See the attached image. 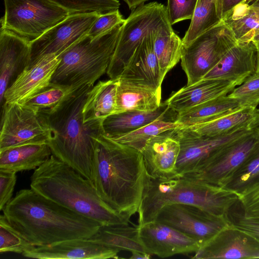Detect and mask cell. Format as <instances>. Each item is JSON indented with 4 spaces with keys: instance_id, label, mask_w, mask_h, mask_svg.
<instances>
[{
    "instance_id": "6da1fadb",
    "label": "cell",
    "mask_w": 259,
    "mask_h": 259,
    "mask_svg": "<svg viewBox=\"0 0 259 259\" xmlns=\"http://www.w3.org/2000/svg\"><path fill=\"white\" fill-rule=\"evenodd\" d=\"M2 211L11 227L34 246L89 239L102 226L31 188L17 192Z\"/></svg>"
},
{
    "instance_id": "7a4b0ae2",
    "label": "cell",
    "mask_w": 259,
    "mask_h": 259,
    "mask_svg": "<svg viewBox=\"0 0 259 259\" xmlns=\"http://www.w3.org/2000/svg\"><path fill=\"white\" fill-rule=\"evenodd\" d=\"M93 175L98 195L110 208L130 219L138 212L150 179L141 151L101 135Z\"/></svg>"
},
{
    "instance_id": "3957f363",
    "label": "cell",
    "mask_w": 259,
    "mask_h": 259,
    "mask_svg": "<svg viewBox=\"0 0 259 259\" xmlns=\"http://www.w3.org/2000/svg\"><path fill=\"white\" fill-rule=\"evenodd\" d=\"M93 86L84 84L72 90L57 106L44 113L50 128L48 144L52 154L92 183L97 139L104 134V119L83 121V107Z\"/></svg>"
},
{
    "instance_id": "277c9868",
    "label": "cell",
    "mask_w": 259,
    "mask_h": 259,
    "mask_svg": "<svg viewBox=\"0 0 259 259\" xmlns=\"http://www.w3.org/2000/svg\"><path fill=\"white\" fill-rule=\"evenodd\" d=\"M30 186L38 194L102 226L127 225L130 221L100 198L93 183L53 154L34 170Z\"/></svg>"
},
{
    "instance_id": "5b68a950",
    "label": "cell",
    "mask_w": 259,
    "mask_h": 259,
    "mask_svg": "<svg viewBox=\"0 0 259 259\" xmlns=\"http://www.w3.org/2000/svg\"><path fill=\"white\" fill-rule=\"evenodd\" d=\"M239 199V195L232 191L185 176L150 177L138 211V225L154 221L163 207L174 203L193 205L227 217Z\"/></svg>"
},
{
    "instance_id": "8992f818",
    "label": "cell",
    "mask_w": 259,
    "mask_h": 259,
    "mask_svg": "<svg viewBox=\"0 0 259 259\" xmlns=\"http://www.w3.org/2000/svg\"><path fill=\"white\" fill-rule=\"evenodd\" d=\"M123 24L95 38L86 35L59 57L51 83L74 90L94 85L105 73L113 57Z\"/></svg>"
},
{
    "instance_id": "52a82bcc",
    "label": "cell",
    "mask_w": 259,
    "mask_h": 259,
    "mask_svg": "<svg viewBox=\"0 0 259 259\" xmlns=\"http://www.w3.org/2000/svg\"><path fill=\"white\" fill-rule=\"evenodd\" d=\"M172 27L166 7L156 2L143 4L133 10L123 23L107 74L119 77L137 47L150 32Z\"/></svg>"
},
{
    "instance_id": "ba28073f",
    "label": "cell",
    "mask_w": 259,
    "mask_h": 259,
    "mask_svg": "<svg viewBox=\"0 0 259 259\" xmlns=\"http://www.w3.org/2000/svg\"><path fill=\"white\" fill-rule=\"evenodd\" d=\"M1 29L32 41L71 14L49 0H4Z\"/></svg>"
},
{
    "instance_id": "9c48e42d",
    "label": "cell",
    "mask_w": 259,
    "mask_h": 259,
    "mask_svg": "<svg viewBox=\"0 0 259 259\" xmlns=\"http://www.w3.org/2000/svg\"><path fill=\"white\" fill-rule=\"evenodd\" d=\"M237 42L233 32L222 21L188 45L183 46L181 66L187 76L186 85L202 79L225 52Z\"/></svg>"
},
{
    "instance_id": "30bf717a",
    "label": "cell",
    "mask_w": 259,
    "mask_h": 259,
    "mask_svg": "<svg viewBox=\"0 0 259 259\" xmlns=\"http://www.w3.org/2000/svg\"><path fill=\"white\" fill-rule=\"evenodd\" d=\"M257 128L239 129L213 137L199 135L187 126L173 130V134L180 145L176 176H184L198 171L223 148L251 134Z\"/></svg>"
},
{
    "instance_id": "8fae6325",
    "label": "cell",
    "mask_w": 259,
    "mask_h": 259,
    "mask_svg": "<svg viewBox=\"0 0 259 259\" xmlns=\"http://www.w3.org/2000/svg\"><path fill=\"white\" fill-rule=\"evenodd\" d=\"M1 115L0 150L26 144L48 142L50 128L44 113L14 103L4 104Z\"/></svg>"
},
{
    "instance_id": "7c38bea8",
    "label": "cell",
    "mask_w": 259,
    "mask_h": 259,
    "mask_svg": "<svg viewBox=\"0 0 259 259\" xmlns=\"http://www.w3.org/2000/svg\"><path fill=\"white\" fill-rule=\"evenodd\" d=\"M155 220L182 232L200 247L230 224L227 217L217 215L198 206L182 203L164 206Z\"/></svg>"
},
{
    "instance_id": "4fadbf2b",
    "label": "cell",
    "mask_w": 259,
    "mask_h": 259,
    "mask_svg": "<svg viewBox=\"0 0 259 259\" xmlns=\"http://www.w3.org/2000/svg\"><path fill=\"white\" fill-rule=\"evenodd\" d=\"M100 14H101L97 12L70 14L40 36L30 41V65L46 55L55 54L60 57L87 35Z\"/></svg>"
},
{
    "instance_id": "5bb4252c",
    "label": "cell",
    "mask_w": 259,
    "mask_h": 259,
    "mask_svg": "<svg viewBox=\"0 0 259 259\" xmlns=\"http://www.w3.org/2000/svg\"><path fill=\"white\" fill-rule=\"evenodd\" d=\"M259 142V127L227 145L198 171L184 175L223 188Z\"/></svg>"
},
{
    "instance_id": "9a60e30c",
    "label": "cell",
    "mask_w": 259,
    "mask_h": 259,
    "mask_svg": "<svg viewBox=\"0 0 259 259\" xmlns=\"http://www.w3.org/2000/svg\"><path fill=\"white\" fill-rule=\"evenodd\" d=\"M193 258H259V240L229 224L201 246Z\"/></svg>"
},
{
    "instance_id": "2e32d148",
    "label": "cell",
    "mask_w": 259,
    "mask_h": 259,
    "mask_svg": "<svg viewBox=\"0 0 259 259\" xmlns=\"http://www.w3.org/2000/svg\"><path fill=\"white\" fill-rule=\"evenodd\" d=\"M141 242L147 252L160 257L195 253L200 247L194 239L156 220L138 225Z\"/></svg>"
},
{
    "instance_id": "e0dca14e",
    "label": "cell",
    "mask_w": 259,
    "mask_h": 259,
    "mask_svg": "<svg viewBox=\"0 0 259 259\" xmlns=\"http://www.w3.org/2000/svg\"><path fill=\"white\" fill-rule=\"evenodd\" d=\"M60 62L59 56L48 54L27 67L7 89L2 106L5 104H23L48 87Z\"/></svg>"
},
{
    "instance_id": "ac0fdd59",
    "label": "cell",
    "mask_w": 259,
    "mask_h": 259,
    "mask_svg": "<svg viewBox=\"0 0 259 259\" xmlns=\"http://www.w3.org/2000/svg\"><path fill=\"white\" fill-rule=\"evenodd\" d=\"M257 52L252 41L237 42L225 52L202 79L232 81L240 85L256 72Z\"/></svg>"
},
{
    "instance_id": "d6986e66",
    "label": "cell",
    "mask_w": 259,
    "mask_h": 259,
    "mask_svg": "<svg viewBox=\"0 0 259 259\" xmlns=\"http://www.w3.org/2000/svg\"><path fill=\"white\" fill-rule=\"evenodd\" d=\"M154 30L148 33L136 49L118 77L121 81L152 90H161L163 79L154 50Z\"/></svg>"
},
{
    "instance_id": "ffe728a7",
    "label": "cell",
    "mask_w": 259,
    "mask_h": 259,
    "mask_svg": "<svg viewBox=\"0 0 259 259\" xmlns=\"http://www.w3.org/2000/svg\"><path fill=\"white\" fill-rule=\"evenodd\" d=\"M30 41L6 29L0 31V103L7 89L30 64Z\"/></svg>"
},
{
    "instance_id": "44dd1931",
    "label": "cell",
    "mask_w": 259,
    "mask_h": 259,
    "mask_svg": "<svg viewBox=\"0 0 259 259\" xmlns=\"http://www.w3.org/2000/svg\"><path fill=\"white\" fill-rule=\"evenodd\" d=\"M120 251L89 239H76L35 246L22 255L38 259H105L118 258Z\"/></svg>"
},
{
    "instance_id": "7402d4cb",
    "label": "cell",
    "mask_w": 259,
    "mask_h": 259,
    "mask_svg": "<svg viewBox=\"0 0 259 259\" xmlns=\"http://www.w3.org/2000/svg\"><path fill=\"white\" fill-rule=\"evenodd\" d=\"M172 131L151 138L141 151L150 177L170 178L176 175L180 145Z\"/></svg>"
},
{
    "instance_id": "603a6c76",
    "label": "cell",
    "mask_w": 259,
    "mask_h": 259,
    "mask_svg": "<svg viewBox=\"0 0 259 259\" xmlns=\"http://www.w3.org/2000/svg\"><path fill=\"white\" fill-rule=\"evenodd\" d=\"M237 86V83L232 81L201 79L172 93L165 102L171 110L178 113L209 100L228 95Z\"/></svg>"
},
{
    "instance_id": "cb8c5ba5",
    "label": "cell",
    "mask_w": 259,
    "mask_h": 259,
    "mask_svg": "<svg viewBox=\"0 0 259 259\" xmlns=\"http://www.w3.org/2000/svg\"><path fill=\"white\" fill-rule=\"evenodd\" d=\"M48 143H31L0 150V170L21 172L35 170L52 155Z\"/></svg>"
},
{
    "instance_id": "d4e9b609",
    "label": "cell",
    "mask_w": 259,
    "mask_h": 259,
    "mask_svg": "<svg viewBox=\"0 0 259 259\" xmlns=\"http://www.w3.org/2000/svg\"><path fill=\"white\" fill-rule=\"evenodd\" d=\"M197 134L208 137L218 136L242 128L259 127V108L243 107L212 120L187 126Z\"/></svg>"
},
{
    "instance_id": "484cf974",
    "label": "cell",
    "mask_w": 259,
    "mask_h": 259,
    "mask_svg": "<svg viewBox=\"0 0 259 259\" xmlns=\"http://www.w3.org/2000/svg\"><path fill=\"white\" fill-rule=\"evenodd\" d=\"M171 111L165 101L153 111L128 110L112 114L103 121L104 135L113 138L128 133L157 119H165L166 115Z\"/></svg>"
},
{
    "instance_id": "4316f807",
    "label": "cell",
    "mask_w": 259,
    "mask_h": 259,
    "mask_svg": "<svg viewBox=\"0 0 259 259\" xmlns=\"http://www.w3.org/2000/svg\"><path fill=\"white\" fill-rule=\"evenodd\" d=\"M119 78L100 80L89 91L83 109L84 122L104 119L113 114Z\"/></svg>"
},
{
    "instance_id": "83f0119b",
    "label": "cell",
    "mask_w": 259,
    "mask_h": 259,
    "mask_svg": "<svg viewBox=\"0 0 259 259\" xmlns=\"http://www.w3.org/2000/svg\"><path fill=\"white\" fill-rule=\"evenodd\" d=\"M247 107L242 102L223 96L178 113L175 121L183 126H190L217 118Z\"/></svg>"
},
{
    "instance_id": "f1b7e54d",
    "label": "cell",
    "mask_w": 259,
    "mask_h": 259,
    "mask_svg": "<svg viewBox=\"0 0 259 259\" xmlns=\"http://www.w3.org/2000/svg\"><path fill=\"white\" fill-rule=\"evenodd\" d=\"M161 99V90L140 87L119 80L113 114L128 110L153 111L160 106Z\"/></svg>"
},
{
    "instance_id": "f546056e",
    "label": "cell",
    "mask_w": 259,
    "mask_h": 259,
    "mask_svg": "<svg viewBox=\"0 0 259 259\" xmlns=\"http://www.w3.org/2000/svg\"><path fill=\"white\" fill-rule=\"evenodd\" d=\"M89 239L120 250L147 253L140 238L138 225L136 227L128 224L102 226Z\"/></svg>"
},
{
    "instance_id": "4dcf8cb0",
    "label": "cell",
    "mask_w": 259,
    "mask_h": 259,
    "mask_svg": "<svg viewBox=\"0 0 259 259\" xmlns=\"http://www.w3.org/2000/svg\"><path fill=\"white\" fill-rule=\"evenodd\" d=\"M224 0H198L190 26L182 39L183 46L223 21Z\"/></svg>"
},
{
    "instance_id": "1f68e13d",
    "label": "cell",
    "mask_w": 259,
    "mask_h": 259,
    "mask_svg": "<svg viewBox=\"0 0 259 259\" xmlns=\"http://www.w3.org/2000/svg\"><path fill=\"white\" fill-rule=\"evenodd\" d=\"M153 45L161 76L164 79L166 73L181 59L182 40L172 27L165 28L154 31Z\"/></svg>"
},
{
    "instance_id": "d6a6232c",
    "label": "cell",
    "mask_w": 259,
    "mask_h": 259,
    "mask_svg": "<svg viewBox=\"0 0 259 259\" xmlns=\"http://www.w3.org/2000/svg\"><path fill=\"white\" fill-rule=\"evenodd\" d=\"M223 21L233 32L238 42H250L259 28V8L244 4L225 16Z\"/></svg>"
},
{
    "instance_id": "836d02e7",
    "label": "cell",
    "mask_w": 259,
    "mask_h": 259,
    "mask_svg": "<svg viewBox=\"0 0 259 259\" xmlns=\"http://www.w3.org/2000/svg\"><path fill=\"white\" fill-rule=\"evenodd\" d=\"M180 127L182 125L175 121L158 119L128 133L108 138L141 151L151 138Z\"/></svg>"
},
{
    "instance_id": "e575fe53",
    "label": "cell",
    "mask_w": 259,
    "mask_h": 259,
    "mask_svg": "<svg viewBox=\"0 0 259 259\" xmlns=\"http://www.w3.org/2000/svg\"><path fill=\"white\" fill-rule=\"evenodd\" d=\"M259 181V142L244 162L223 187L239 195Z\"/></svg>"
},
{
    "instance_id": "d590c367",
    "label": "cell",
    "mask_w": 259,
    "mask_h": 259,
    "mask_svg": "<svg viewBox=\"0 0 259 259\" xmlns=\"http://www.w3.org/2000/svg\"><path fill=\"white\" fill-rule=\"evenodd\" d=\"M72 90L70 88L51 82L23 104L36 111L46 113L57 106Z\"/></svg>"
},
{
    "instance_id": "8d00e7d4",
    "label": "cell",
    "mask_w": 259,
    "mask_h": 259,
    "mask_svg": "<svg viewBox=\"0 0 259 259\" xmlns=\"http://www.w3.org/2000/svg\"><path fill=\"white\" fill-rule=\"evenodd\" d=\"M67 9L71 14L76 13L97 12L105 14L118 10V0H49Z\"/></svg>"
},
{
    "instance_id": "74e56055",
    "label": "cell",
    "mask_w": 259,
    "mask_h": 259,
    "mask_svg": "<svg viewBox=\"0 0 259 259\" xmlns=\"http://www.w3.org/2000/svg\"><path fill=\"white\" fill-rule=\"evenodd\" d=\"M35 246L25 240L10 226L4 214L0 215V252L22 254Z\"/></svg>"
},
{
    "instance_id": "f35d334b",
    "label": "cell",
    "mask_w": 259,
    "mask_h": 259,
    "mask_svg": "<svg viewBox=\"0 0 259 259\" xmlns=\"http://www.w3.org/2000/svg\"><path fill=\"white\" fill-rule=\"evenodd\" d=\"M228 96L240 101L247 107L257 108L259 105V73L255 72L248 77Z\"/></svg>"
},
{
    "instance_id": "ab89813d",
    "label": "cell",
    "mask_w": 259,
    "mask_h": 259,
    "mask_svg": "<svg viewBox=\"0 0 259 259\" xmlns=\"http://www.w3.org/2000/svg\"><path fill=\"white\" fill-rule=\"evenodd\" d=\"M227 219L230 224L259 240V218L246 216L241 210L239 201L229 211Z\"/></svg>"
},
{
    "instance_id": "60d3db41",
    "label": "cell",
    "mask_w": 259,
    "mask_h": 259,
    "mask_svg": "<svg viewBox=\"0 0 259 259\" xmlns=\"http://www.w3.org/2000/svg\"><path fill=\"white\" fill-rule=\"evenodd\" d=\"M198 0H167L166 9L171 25L192 18Z\"/></svg>"
},
{
    "instance_id": "b9f144b4",
    "label": "cell",
    "mask_w": 259,
    "mask_h": 259,
    "mask_svg": "<svg viewBox=\"0 0 259 259\" xmlns=\"http://www.w3.org/2000/svg\"><path fill=\"white\" fill-rule=\"evenodd\" d=\"M125 20L119 9L100 14L90 28L87 35L92 38L98 37L110 30L116 25L123 24Z\"/></svg>"
},
{
    "instance_id": "7bdbcfd3",
    "label": "cell",
    "mask_w": 259,
    "mask_h": 259,
    "mask_svg": "<svg viewBox=\"0 0 259 259\" xmlns=\"http://www.w3.org/2000/svg\"><path fill=\"white\" fill-rule=\"evenodd\" d=\"M239 204L246 216L259 218V181L239 194Z\"/></svg>"
},
{
    "instance_id": "ee69618b",
    "label": "cell",
    "mask_w": 259,
    "mask_h": 259,
    "mask_svg": "<svg viewBox=\"0 0 259 259\" xmlns=\"http://www.w3.org/2000/svg\"><path fill=\"white\" fill-rule=\"evenodd\" d=\"M17 181L16 172L0 170V210L12 199Z\"/></svg>"
},
{
    "instance_id": "f6af8a7d",
    "label": "cell",
    "mask_w": 259,
    "mask_h": 259,
    "mask_svg": "<svg viewBox=\"0 0 259 259\" xmlns=\"http://www.w3.org/2000/svg\"><path fill=\"white\" fill-rule=\"evenodd\" d=\"M245 0H224V14Z\"/></svg>"
},
{
    "instance_id": "bcb514c9",
    "label": "cell",
    "mask_w": 259,
    "mask_h": 259,
    "mask_svg": "<svg viewBox=\"0 0 259 259\" xmlns=\"http://www.w3.org/2000/svg\"><path fill=\"white\" fill-rule=\"evenodd\" d=\"M127 5L129 9L134 10L138 7L144 4V3L149 0H124Z\"/></svg>"
},
{
    "instance_id": "7dc6e473",
    "label": "cell",
    "mask_w": 259,
    "mask_h": 259,
    "mask_svg": "<svg viewBox=\"0 0 259 259\" xmlns=\"http://www.w3.org/2000/svg\"><path fill=\"white\" fill-rule=\"evenodd\" d=\"M132 255L130 258L133 259H149L151 254L147 253H142L138 251L132 252Z\"/></svg>"
},
{
    "instance_id": "c3c4849f",
    "label": "cell",
    "mask_w": 259,
    "mask_h": 259,
    "mask_svg": "<svg viewBox=\"0 0 259 259\" xmlns=\"http://www.w3.org/2000/svg\"><path fill=\"white\" fill-rule=\"evenodd\" d=\"M242 3L248 4L252 7L259 8V0H245Z\"/></svg>"
},
{
    "instance_id": "681fc988",
    "label": "cell",
    "mask_w": 259,
    "mask_h": 259,
    "mask_svg": "<svg viewBox=\"0 0 259 259\" xmlns=\"http://www.w3.org/2000/svg\"><path fill=\"white\" fill-rule=\"evenodd\" d=\"M252 41L255 44L256 47H259V34L255 35Z\"/></svg>"
},
{
    "instance_id": "f907efd6",
    "label": "cell",
    "mask_w": 259,
    "mask_h": 259,
    "mask_svg": "<svg viewBox=\"0 0 259 259\" xmlns=\"http://www.w3.org/2000/svg\"><path fill=\"white\" fill-rule=\"evenodd\" d=\"M257 62L256 72L259 73V47H257Z\"/></svg>"
},
{
    "instance_id": "816d5d0a",
    "label": "cell",
    "mask_w": 259,
    "mask_h": 259,
    "mask_svg": "<svg viewBox=\"0 0 259 259\" xmlns=\"http://www.w3.org/2000/svg\"><path fill=\"white\" fill-rule=\"evenodd\" d=\"M259 34V28L258 29L257 31V33H256V34Z\"/></svg>"
}]
</instances>
